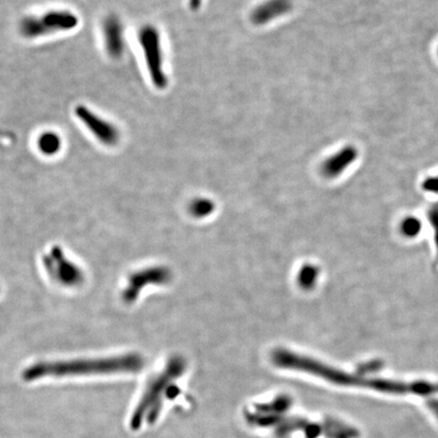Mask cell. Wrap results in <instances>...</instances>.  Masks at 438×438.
Masks as SVG:
<instances>
[{"label": "cell", "mask_w": 438, "mask_h": 438, "mask_svg": "<svg viewBox=\"0 0 438 438\" xmlns=\"http://www.w3.org/2000/svg\"><path fill=\"white\" fill-rule=\"evenodd\" d=\"M357 156H358V152L356 148L353 146H346L324 163L322 172L325 175L329 176L339 175L348 165L356 160Z\"/></svg>", "instance_id": "11"}, {"label": "cell", "mask_w": 438, "mask_h": 438, "mask_svg": "<svg viewBox=\"0 0 438 438\" xmlns=\"http://www.w3.org/2000/svg\"><path fill=\"white\" fill-rule=\"evenodd\" d=\"M77 25V17L65 10H52L39 17H26L21 21L19 30L26 38H37L52 33L73 29Z\"/></svg>", "instance_id": "4"}, {"label": "cell", "mask_w": 438, "mask_h": 438, "mask_svg": "<svg viewBox=\"0 0 438 438\" xmlns=\"http://www.w3.org/2000/svg\"><path fill=\"white\" fill-rule=\"evenodd\" d=\"M38 146L43 154L51 156L57 152L60 148V139L54 133H46L39 138Z\"/></svg>", "instance_id": "12"}, {"label": "cell", "mask_w": 438, "mask_h": 438, "mask_svg": "<svg viewBox=\"0 0 438 438\" xmlns=\"http://www.w3.org/2000/svg\"><path fill=\"white\" fill-rule=\"evenodd\" d=\"M215 205L212 202L206 199H199L194 201L191 204V212L197 217H206L209 213L212 212Z\"/></svg>", "instance_id": "13"}, {"label": "cell", "mask_w": 438, "mask_h": 438, "mask_svg": "<svg viewBox=\"0 0 438 438\" xmlns=\"http://www.w3.org/2000/svg\"><path fill=\"white\" fill-rule=\"evenodd\" d=\"M425 186L429 189V190H438V176L437 178H431L427 181Z\"/></svg>", "instance_id": "15"}, {"label": "cell", "mask_w": 438, "mask_h": 438, "mask_svg": "<svg viewBox=\"0 0 438 438\" xmlns=\"http://www.w3.org/2000/svg\"><path fill=\"white\" fill-rule=\"evenodd\" d=\"M75 115L88 128L89 131L104 145H115L119 141L120 135L117 128L101 117L97 116L86 107L80 106L76 108Z\"/></svg>", "instance_id": "8"}, {"label": "cell", "mask_w": 438, "mask_h": 438, "mask_svg": "<svg viewBox=\"0 0 438 438\" xmlns=\"http://www.w3.org/2000/svg\"><path fill=\"white\" fill-rule=\"evenodd\" d=\"M317 270L315 267H304V269L298 274V283L302 285V287L309 289L311 285L315 282L316 278H317Z\"/></svg>", "instance_id": "14"}, {"label": "cell", "mask_w": 438, "mask_h": 438, "mask_svg": "<svg viewBox=\"0 0 438 438\" xmlns=\"http://www.w3.org/2000/svg\"><path fill=\"white\" fill-rule=\"evenodd\" d=\"M145 365L143 357L134 353L108 358L77 359V361L40 363L24 372L26 380H37L46 376H86L116 372H136Z\"/></svg>", "instance_id": "2"}, {"label": "cell", "mask_w": 438, "mask_h": 438, "mask_svg": "<svg viewBox=\"0 0 438 438\" xmlns=\"http://www.w3.org/2000/svg\"><path fill=\"white\" fill-rule=\"evenodd\" d=\"M246 420L250 425L260 428L271 429L278 438H287L295 433H302L304 438H356L358 431L348 425L335 420L311 421L296 416H286L285 413H263L246 411Z\"/></svg>", "instance_id": "1"}, {"label": "cell", "mask_w": 438, "mask_h": 438, "mask_svg": "<svg viewBox=\"0 0 438 438\" xmlns=\"http://www.w3.org/2000/svg\"><path fill=\"white\" fill-rule=\"evenodd\" d=\"M44 265L50 275L64 286H76L84 280L82 270L71 262L58 247L52 248L44 257Z\"/></svg>", "instance_id": "6"}, {"label": "cell", "mask_w": 438, "mask_h": 438, "mask_svg": "<svg viewBox=\"0 0 438 438\" xmlns=\"http://www.w3.org/2000/svg\"><path fill=\"white\" fill-rule=\"evenodd\" d=\"M186 369V363L181 356L170 359L160 374L148 381L140 400L133 411L130 427L132 430L141 428L143 424H152L160 416L163 396H167L174 381L180 378Z\"/></svg>", "instance_id": "3"}, {"label": "cell", "mask_w": 438, "mask_h": 438, "mask_svg": "<svg viewBox=\"0 0 438 438\" xmlns=\"http://www.w3.org/2000/svg\"><path fill=\"white\" fill-rule=\"evenodd\" d=\"M141 46L145 51L146 62L154 84L158 88H163L167 84V77L163 71V61L161 57L160 36L158 30L147 26L139 34Z\"/></svg>", "instance_id": "5"}, {"label": "cell", "mask_w": 438, "mask_h": 438, "mask_svg": "<svg viewBox=\"0 0 438 438\" xmlns=\"http://www.w3.org/2000/svg\"><path fill=\"white\" fill-rule=\"evenodd\" d=\"M291 8L289 0H269L253 12L252 21L257 25H264L275 17L286 14Z\"/></svg>", "instance_id": "10"}, {"label": "cell", "mask_w": 438, "mask_h": 438, "mask_svg": "<svg viewBox=\"0 0 438 438\" xmlns=\"http://www.w3.org/2000/svg\"><path fill=\"white\" fill-rule=\"evenodd\" d=\"M102 33L108 53L113 57H120L123 53L124 38L121 24L116 17H108L104 21Z\"/></svg>", "instance_id": "9"}, {"label": "cell", "mask_w": 438, "mask_h": 438, "mask_svg": "<svg viewBox=\"0 0 438 438\" xmlns=\"http://www.w3.org/2000/svg\"><path fill=\"white\" fill-rule=\"evenodd\" d=\"M171 279V271L165 267L149 268L143 271L136 272L132 274L131 277L128 280L127 286L123 291V300L128 304L135 302L140 293L141 289L146 285L165 284Z\"/></svg>", "instance_id": "7"}]
</instances>
